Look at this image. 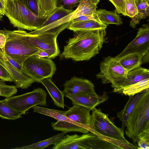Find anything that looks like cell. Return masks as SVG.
<instances>
[{"label": "cell", "mask_w": 149, "mask_h": 149, "mask_svg": "<svg viewBox=\"0 0 149 149\" xmlns=\"http://www.w3.org/2000/svg\"><path fill=\"white\" fill-rule=\"evenodd\" d=\"M64 46L61 58L76 61L88 60L99 53L106 41L105 29L74 32Z\"/></svg>", "instance_id": "6da1fadb"}, {"label": "cell", "mask_w": 149, "mask_h": 149, "mask_svg": "<svg viewBox=\"0 0 149 149\" xmlns=\"http://www.w3.org/2000/svg\"><path fill=\"white\" fill-rule=\"evenodd\" d=\"M4 15L14 27L31 31L39 29L48 17H39L19 0H6Z\"/></svg>", "instance_id": "7a4b0ae2"}, {"label": "cell", "mask_w": 149, "mask_h": 149, "mask_svg": "<svg viewBox=\"0 0 149 149\" xmlns=\"http://www.w3.org/2000/svg\"><path fill=\"white\" fill-rule=\"evenodd\" d=\"M125 133L134 143L141 133L149 130V90H146L131 112L126 125Z\"/></svg>", "instance_id": "3957f363"}, {"label": "cell", "mask_w": 149, "mask_h": 149, "mask_svg": "<svg viewBox=\"0 0 149 149\" xmlns=\"http://www.w3.org/2000/svg\"><path fill=\"white\" fill-rule=\"evenodd\" d=\"M22 29L11 31L3 30L6 36L4 47L1 49L4 53L9 56L21 66L29 57L37 54L41 50L30 45L26 40L23 34Z\"/></svg>", "instance_id": "277c9868"}, {"label": "cell", "mask_w": 149, "mask_h": 149, "mask_svg": "<svg viewBox=\"0 0 149 149\" xmlns=\"http://www.w3.org/2000/svg\"><path fill=\"white\" fill-rule=\"evenodd\" d=\"M91 111V131L110 139L118 141L127 146L130 149L138 148L126 139L124 132L121 128L116 126L100 109L95 107Z\"/></svg>", "instance_id": "5b68a950"}, {"label": "cell", "mask_w": 149, "mask_h": 149, "mask_svg": "<svg viewBox=\"0 0 149 149\" xmlns=\"http://www.w3.org/2000/svg\"><path fill=\"white\" fill-rule=\"evenodd\" d=\"M70 24L69 22L53 29L36 35H32L23 30V34L27 42L31 45L46 52L47 58H54L59 54L57 38L62 31L67 28Z\"/></svg>", "instance_id": "8992f818"}, {"label": "cell", "mask_w": 149, "mask_h": 149, "mask_svg": "<svg viewBox=\"0 0 149 149\" xmlns=\"http://www.w3.org/2000/svg\"><path fill=\"white\" fill-rule=\"evenodd\" d=\"M100 72L96 75L103 84L110 83L114 89L121 88L127 78L128 71L115 57L108 56L100 64Z\"/></svg>", "instance_id": "52a82bcc"}, {"label": "cell", "mask_w": 149, "mask_h": 149, "mask_svg": "<svg viewBox=\"0 0 149 149\" xmlns=\"http://www.w3.org/2000/svg\"><path fill=\"white\" fill-rule=\"evenodd\" d=\"M47 94L43 89L38 88L32 91L3 100L6 104L22 115L25 114L31 108L35 106L47 105Z\"/></svg>", "instance_id": "ba28073f"}, {"label": "cell", "mask_w": 149, "mask_h": 149, "mask_svg": "<svg viewBox=\"0 0 149 149\" xmlns=\"http://www.w3.org/2000/svg\"><path fill=\"white\" fill-rule=\"evenodd\" d=\"M22 66L26 74L35 82L39 83L45 78H52L56 70V65L51 59L40 57L37 54L28 58Z\"/></svg>", "instance_id": "9c48e42d"}, {"label": "cell", "mask_w": 149, "mask_h": 149, "mask_svg": "<svg viewBox=\"0 0 149 149\" xmlns=\"http://www.w3.org/2000/svg\"><path fill=\"white\" fill-rule=\"evenodd\" d=\"M96 12V5L93 0H82L75 10L60 19L47 26L34 31L31 34L36 35L56 28L83 15H94Z\"/></svg>", "instance_id": "30bf717a"}, {"label": "cell", "mask_w": 149, "mask_h": 149, "mask_svg": "<svg viewBox=\"0 0 149 149\" xmlns=\"http://www.w3.org/2000/svg\"><path fill=\"white\" fill-rule=\"evenodd\" d=\"M149 51V26L144 24L139 28L134 39L119 54L115 57L118 58L126 55L133 53L146 54Z\"/></svg>", "instance_id": "8fae6325"}, {"label": "cell", "mask_w": 149, "mask_h": 149, "mask_svg": "<svg viewBox=\"0 0 149 149\" xmlns=\"http://www.w3.org/2000/svg\"><path fill=\"white\" fill-rule=\"evenodd\" d=\"M63 85L65 96L96 94L93 84L86 79L74 76Z\"/></svg>", "instance_id": "7c38bea8"}, {"label": "cell", "mask_w": 149, "mask_h": 149, "mask_svg": "<svg viewBox=\"0 0 149 149\" xmlns=\"http://www.w3.org/2000/svg\"><path fill=\"white\" fill-rule=\"evenodd\" d=\"M0 64L9 72L12 81L17 88L27 89L35 81L27 74L19 70L7 59L2 50L0 48Z\"/></svg>", "instance_id": "4fadbf2b"}, {"label": "cell", "mask_w": 149, "mask_h": 149, "mask_svg": "<svg viewBox=\"0 0 149 149\" xmlns=\"http://www.w3.org/2000/svg\"><path fill=\"white\" fill-rule=\"evenodd\" d=\"M65 97L72 101L73 105L82 106L91 110L107 100L109 97L107 93L105 91L100 95L96 93L94 94L66 96Z\"/></svg>", "instance_id": "5bb4252c"}, {"label": "cell", "mask_w": 149, "mask_h": 149, "mask_svg": "<svg viewBox=\"0 0 149 149\" xmlns=\"http://www.w3.org/2000/svg\"><path fill=\"white\" fill-rule=\"evenodd\" d=\"M91 110L84 106L73 105L66 111V116L71 120L77 123L90 130L92 115L90 113Z\"/></svg>", "instance_id": "9a60e30c"}, {"label": "cell", "mask_w": 149, "mask_h": 149, "mask_svg": "<svg viewBox=\"0 0 149 149\" xmlns=\"http://www.w3.org/2000/svg\"><path fill=\"white\" fill-rule=\"evenodd\" d=\"M51 77H47L41 80L40 83L46 88L53 100L54 104L59 107L64 109L65 94L60 91L52 80Z\"/></svg>", "instance_id": "2e32d148"}, {"label": "cell", "mask_w": 149, "mask_h": 149, "mask_svg": "<svg viewBox=\"0 0 149 149\" xmlns=\"http://www.w3.org/2000/svg\"><path fill=\"white\" fill-rule=\"evenodd\" d=\"M146 89L134 95L130 96L129 100L123 109L117 113L116 117L122 122L121 128L123 131H124L131 112L139 99L144 94Z\"/></svg>", "instance_id": "e0dca14e"}, {"label": "cell", "mask_w": 149, "mask_h": 149, "mask_svg": "<svg viewBox=\"0 0 149 149\" xmlns=\"http://www.w3.org/2000/svg\"><path fill=\"white\" fill-rule=\"evenodd\" d=\"M107 25L94 20H87L72 23L67 28L74 32L106 29Z\"/></svg>", "instance_id": "ac0fdd59"}, {"label": "cell", "mask_w": 149, "mask_h": 149, "mask_svg": "<svg viewBox=\"0 0 149 149\" xmlns=\"http://www.w3.org/2000/svg\"><path fill=\"white\" fill-rule=\"evenodd\" d=\"M145 55L139 53H131L116 58L123 67L128 72L141 66Z\"/></svg>", "instance_id": "d6986e66"}, {"label": "cell", "mask_w": 149, "mask_h": 149, "mask_svg": "<svg viewBox=\"0 0 149 149\" xmlns=\"http://www.w3.org/2000/svg\"><path fill=\"white\" fill-rule=\"evenodd\" d=\"M32 108L33 110V112L51 117L56 120L57 121H66L87 128L77 123L72 121L67 118L65 115L66 111H62L53 109H49L38 106H35L33 107ZM89 130H90V129Z\"/></svg>", "instance_id": "ffe728a7"}, {"label": "cell", "mask_w": 149, "mask_h": 149, "mask_svg": "<svg viewBox=\"0 0 149 149\" xmlns=\"http://www.w3.org/2000/svg\"><path fill=\"white\" fill-rule=\"evenodd\" d=\"M149 87V78L117 89H113V92L122 93L129 96L141 93Z\"/></svg>", "instance_id": "44dd1931"}, {"label": "cell", "mask_w": 149, "mask_h": 149, "mask_svg": "<svg viewBox=\"0 0 149 149\" xmlns=\"http://www.w3.org/2000/svg\"><path fill=\"white\" fill-rule=\"evenodd\" d=\"M126 80L121 88L149 78V70L140 66L129 71Z\"/></svg>", "instance_id": "7402d4cb"}, {"label": "cell", "mask_w": 149, "mask_h": 149, "mask_svg": "<svg viewBox=\"0 0 149 149\" xmlns=\"http://www.w3.org/2000/svg\"><path fill=\"white\" fill-rule=\"evenodd\" d=\"M51 126L54 130L66 133L74 132L86 134L90 132V130L87 128L65 121H57L52 123Z\"/></svg>", "instance_id": "603a6c76"}, {"label": "cell", "mask_w": 149, "mask_h": 149, "mask_svg": "<svg viewBox=\"0 0 149 149\" xmlns=\"http://www.w3.org/2000/svg\"><path fill=\"white\" fill-rule=\"evenodd\" d=\"M137 13L132 18L130 25L133 28L136 27L141 19H145L149 15V2L141 0H136Z\"/></svg>", "instance_id": "cb8c5ba5"}, {"label": "cell", "mask_w": 149, "mask_h": 149, "mask_svg": "<svg viewBox=\"0 0 149 149\" xmlns=\"http://www.w3.org/2000/svg\"><path fill=\"white\" fill-rule=\"evenodd\" d=\"M97 13L100 21L107 25L111 24L119 25L123 24L122 19L116 11L103 9L97 10Z\"/></svg>", "instance_id": "d4e9b609"}, {"label": "cell", "mask_w": 149, "mask_h": 149, "mask_svg": "<svg viewBox=\"0 0 149 149\" xmlns=\"http://www.w3.org/2000/svg\"><path fill=\"white\" fill-rule=\"evenodd\" d=\"M66 133L62 132L56 135H54L48 139L33 143L32 144L21 147L13 148L15 149H42L50 145H54L59 141Z\"/></svg>", "instance_id": "484cf974"}, {"label": "cell", "mask_w": 149, "mask_h": 149, "mask_svg": "<svg viewBox=\"0 0 149 149\" xmlns=\"http://www.w3.org/2000/svg\"><path fill=\"white\" fill-rule=\"evenodd\" d=\"M58 0H38L39 17H48L57 8Z\"/></svg>", "instance_id": "4316f807"}, {"label": "cell", "mask_w": 149, "mask_h": 149, "mask_svg": "<svg viewBox=\"0 0 149 149\" xmlns=\"http://www.w3.org/2000/svg\"><path fill=\"white\" fill-rule=\"evenodd\" d=\"M74 11L65 8L63 6L58 7L46 19L39 28L52 23L69 14Z\"/></svg>", "instance_id": "83f0119b"}, {"label": "cell", "mask_w": 149, "mask_h": 149, "mask_svg": "<svg viewBox=\"0 0 149 149\" xmlns=\"http://www.w3.org/2000/svg\"><path fill=\"white\" fill-rule=\"evenodd\" d=\"M21 115L5 103L3 100H0V117L1 118L15 120L22 117Z\"/></svg>", "instance_id": "f1b7e54d"}, {"label": "cell", "mask_w": 149, "mask_h": 149, "mask_svg": "<svg viewBox=\"0 0 149 149\" xmlns=\"http://www.w3.org/2000/svg\"><path fill=\"white\" fill-rule=\"evenodd\" d=\"M5 82L0 79V96L6 98L13 96L16 94L17 88L15 86L6 84Z\"/></svg>", "instance_id": "f546056e"}, {"label": "cell", "mask_w": 149, "mask_h": 149, "mask_svg": "<svg viewBox=\"0 0 149 149\" xmlns=\"http://www.w3.org/2000/svg\"><path fill=\"white\" fill-rule=\"evenodd\" d=\"M125 10L126 16L133 17L138 12L136 0H125Z\"/></svg>", "instance_id": "4dcf8cb0"}, {"label": "cell", "mask_w": 149, "mask_h": 149, "mask_svg": "<svg viewBox=\"0 0 149 149\" xmlns=\"http://www.w3.org/2000/svg\"><path fill=\"white\" fill-rule=\"evenodd\" d=\"M138 149H149V130L140 134L137 139Z\"/></svg>", "instance_id": "1f68e13d"}, {"label": "cell", "mask_w": 149, "mask_h": 149, "mask_svg": "<svg viewBox=\"0 0 149 149\" xmlns=\"http://www.w3.org/2000/svg\"><path fill=\"white\" fill-rule=\"evenodd\" d=\"M19 0L31 11L39 17L40 11L38 7V0Z\"/></svg>", "instance_id": "d6a6232c"}, {"label": "cell", "mask_w": 149, "mask_h": 149, "mask_svg": "<svg viewBox=\"0 0 149 149\" xmlns=\"http://www.w3.org/2000/svg\"><path fill=\"white\" fill-rule=\"evenodd\" d=\"M82 0H58L57 7L63 6L65 8L72 10L74 7L77 6V3Z\"/></svg>", "instance_id": "836d02e7"}, {"label": "cell", "mask_w": 149, "mask_h": 149, "mask_svg": "<svg viewBox=\"0 0 149 149\" xmlns=\"http://www.w3.org/2000/svg\"><path fill=\"white\" fill-rule=\"evenodd\" d=\"M115 8V11L118 14H121L126 16L125 10V0H109Z\"/></svg>", "instance_id": "e575fe53"}, {"label": "cell", "mask_w": 149, "mask_h": 149, "mask_svg": "<svg viewBox=\"0 0 149 149\" xmlns=\"http://www.w3.org/2000/svg\"><path fill=\"white\" fill-rule=\"evenodd\" d=\"M94 20L102 23L99 19L97 15H83L74 19L71 22L70 24L75 22L87 20Z\"/></svg>", "instance_id": "d590c367"}, {"label": "cell", "mask_w": 149, "mask_h": 149, "mask_svg": "<svg viewBox=\"0 0 149 149\" xmlns=\"http://www.w3.org/2000/svg\"><path fill=\"white\" fill-rule=\"evenodd\" d=\"M0 79L6 81H12L10 74L1 64H0Z\"/></svg>", "instance_id": "8d00e7d4"}, {"label": "cell", "mask_w": 149, "mask_h": 149, "mask_svg": "<svg viewBox=\"0 0 149 149\" xmlns=\"http://www.w3.org/2000/svg\"><path fill=\"white\" fill-rule=\"evenodd\" d=\"M6 41V36L2 30H0V48L2 49L5 46Z\"/></svg>", "instance_id": "74e56055"}, {"label": "cell", "mask_w": 149, "mask_h": 149, "mask_svg": "<svg viewBox=\"0 0 149 149\" xmlns=\"http://www.w3.org/2000/svg\"><path fill=\"white\" fill-rule=\"evenodd\" d=\"M6 0H0V13L3 15L6 9Z\"/></svg>", "instance_id": "f35d334b"}, {"label": "cell", "mask_w": 149, "mask_h": 149, "mask_svg": "<svg viewBox=\"0 0 149 149\" xmlns=\"http://www.w3.org/2000/svg\"><path fill=\"white\" fill-rule=\"evenodd\" d=\"M37 55L41 57L47 58L48 57L47 53L46 52L42 51L40 52Z\"/></svg>", "instance_id": "ab89813d"}, {"label": "cell", "mask_w": 149, "mask_h": 149, "mask_svg": "<svg viewBox=\"0 0 149 149\" xmlns=\"http://www.w3.org/2000/svg\"><path fill=\"white\" fill-rule=\"evenodd\" d=\"M3 15L0 13V19L3 17Z\"/></svg>", "instance_id": "60d3db41"}, {"label": "cell", "mask_w": 149, "mask_h": 149, "mask_svg": "<svg viewBox=\"0 0 149 149\" xmlns=\"http://www.w3.org/2000/svg\"><path fill=\"white\" fill-rule=\"evenodd\" d=\"M142 1H146L149 2V0H141Z\"/></svg>", "instance_id": "b9f144b4"}]
</instances>
